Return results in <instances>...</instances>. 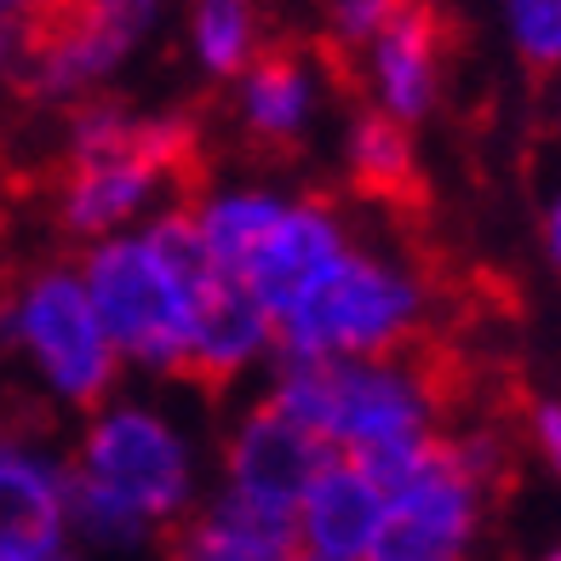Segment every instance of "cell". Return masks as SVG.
I'll return each instance as SVG.
<instances>
[{
	"label": "cell",
	"mask_w": 561,
	"mask_h": 561,
	"mask_svg": "<svg viewBox=\"0 0 561 561\" xmlns=\"http://www.w3.org/2000/svg\"><path fill=\"white\" fill-rule=\"evenodd\" d=\"M401 7L407 0H321L327 30H333V41H344V46H362L378 23H390Z\"/></svg>",
	"instance_id": "cell-20"
},
{
	"label": "cell",
	"mask_w": 561,
	"mask_h": 561,
	"mask_svg": "<svg viewBox=\"0 0 561 561\" xmlns=\"http://www.w3.org/2000/svg\"><path fill=\"white\" fill-rule=\"evenodd\" d=\"M172 0H46L41 23L18 41L30 46V81L46 98H81L104 87L110 75L138 53L144 35H156Z\"/></svg>",
	"instance_id": "cell-8"
},
{
	"label": "cell",
	"mask_w": 561,
	"mask_h": 561,
	"mask_svg": "<svg viewBox=\"0 0 561 561\" xmlns=\"http://www.w3.org/2000/svg\"><path fill=\"white\" fill-rule=\"evenodd\" d=\"M69 545V465L0 430V561H58Z\"/></svg>",
	"instance_id": "cell-10"
},
{
	"label": "cell",
	"mask_w": 561,
	"mask_h": 561,
	"mask_svg": "<svg viewBox=\"0 0 561 561\" xmlns=\"http://www.w3.org/2000/svg\"><path fill=\"white\" fill-rule=\"evenodd\" d=\"M35 7H46V0H0V23H12V18H30Z\"/></svg>",
	"instance_id": "cell-23"
},
{
	"label": "cell",
	"mask_w": 561,
	"mask_h": 561,
	"mask_svg": "<svg viewBox=\"0 0 561 561\" xmlns=\"http://www.w3.org/2000/svg\"><path fill=\"white\" fill-rule=\"evenodd\" d=\"M539 247H545V264L561 275V184L545 195V218H539Z\"/></svg>",
	"instance_id": "cell-22"
},
{
	"label": "cell",
	"mask_w": 561,
	"mask_h": 561,
	"mask_svg": "<svg viewBox=\"0 0 561 561\" xmlns=\"http://www.w3.org/2000/svg\"><path fill=\"white\" fill-rule=\"evenodd\" d=\"M344 247H350V229H344V218L327 207V201H316V195H280L270 207V218L259 224V236H252L247 252L236 259L229 280H241V287L259 298L270 316H280L304 293V280H310Z\"/></svg>",
	"instance_id": "cell-9"
},
{
	"label": "cell",
	"mask_w": 561,
	"mask_h": 561,
	"mask_svg": "<svg viewBox=\"0 0 561 561\" xmlns=\"http://www.w3.org/2000/svg\"><path fill=\"white\" fill-rule=\"evenodd\" d=\"M178 556L190 561H293L298 556V527L293 510L247 499L236 488H218V499L201 516L178 522Z\"/></svg>",
	"instance_id": "cell-15"
},
{
	"label": "cell",
	"mask_w": 561,
	"mask_h": 561,
	"mask_svg": "<svg viewBox=\"0 0 561 561\" xmlns=\"http://www.w3.org/2000/svg\"><path fill=\"white\" fill-rule=\"evenodd\" d=\"M430 321L424 275L373 247L333 252L304 293L275 316V362H333V355H401Z\"/></svg>",
	"instance_id": "cell-4"
},
{
	"label": "cell",
	"mask_w": 561,
	"mask_h": 561,
	"mask_svg": "<svg viewBox=\"0 0 561 561\" xmlns=\"http://www.w3.org/2000/svg\"><path fill=\"white\" fill-rule=\"evenodd\" d=\"M0 339L23 355V367L35 373L46 396L58 407H81V413L115 396L126 373L110 327L87 293L81 264H46L23 275L0 304Z\"/></svg>",
	"instance_id": "cell-6"
},
{
	"label": "cell",
	"mask_w": 561,
	"mask_h": 561,
	"mask_svg": "<svg viewBox=\"0 0 561 561\" xmlns=\"http://www.w3.org/2000/svg\"><path fill=\"white\" fill-rule=\"evenodd\" d=\"M201 458L161 401L104 396L69 458V527L92 550H144L195 510Z\"/></svg>",
	"instance_id": "cell-1"
},
{
	"label": "cell",
	"mask_w": 561,
	"mask_h": 561,
	"mask_svg": "<svg viewBox=\"0 0 561 561\" xmlns=\"http://www.w3.org/2000/svg\"><path fill=\"white\" fill-rule=\"evenodd\" d=\"M390 516V488L355 458H327L310 476L293 527H298V556L310 561H378V539H385Z\"/></svg>",
	"instance_id": "cell-11"
},
{
	"label": "cell",
	"mask_w": 561,
	"mask_h": 561,
	"mask_svg": "<svg viewBox=\"0 0 561 561\" xmlns=\"http://www.w3.org/2000/svg\"><path fill=\"white\" fill-rule=\"evenodd\" d=\"M533 447H539V458L550 465V476L561 481V401H539L533 407Z\"/></svg>",
	"instance_id": "cell-21"
},
{
	"label": "cell",
	"mask_w": 561,
	"mask_h": 561,
	"mask_svg": "<svg viewBox=\"0 0 561 561\" xmlns=\"http://www.w3.org/2000/svg\"><path fill=\"white\" fill-rule=\"evenodd\" d=\"M550 126H556V144H561V75H556V98H550Z\"/></svg>",
	"instance_id": "cell-24"
},
{
	"label": "cell",
	"mask_w": 561,
	"mask_h": 561,
	"mask_svg": "<svg viewBox=\"0 0 561 561\" xmlns=\"http://www.w3.org/2000/svg\"><path fill=\"white\" fill-rule=\"evenodd\" d=\"M275 362V316L252 298L241 280L207 275L195 310V344H190V373L207 385H236L252 367Z\"/></svg>",
	"instance_id": "cell-14"
},
{
	"label": "cell",
	"mask_w": 561,
	"mask_h": 561,
	"mask_svg": "<svg viewBox=\"0 0 561 561\" xmlns=\"http://www.w3.org/2000/svg\"><path fill=\"white\" fill-rule=\"evenodd\" d=\"M327 442L304 419H293L287 407H275L270 396L241 413V424L229 430L224 447V488H236L247 499H264L280 510H298L310 476L327 465Z\"/></svg>",
	"instance_id": "cell-13"
},
{
	"label": "cell",
	"mask_w": 561,
	"mask_h": 561,
	"mask_svg": "<svg viewBox=\"0 0 561 561\" xmlns=\"http://www.w3.org/2000/svg\"><path fill=\"white\" fill-rule=\"evenodd\" d=\"M190 156H195L190 121L92 104L69 138V178L58 190L64 229L81 241H98L144 224L149 213L167 207Z\"/></svg>",
	"instance_id": "cell-5"
},
{
	"label": "cell",
	"mask_w": 561,
	"mask_h": 561,
	"mask_svg": "<svg viewBox=\"0 0 561 561\" xmlns=\"http://www.w3.org/2000/svg\"><path fill=\"white\" fill-rule=\"evenodd\" d=\"M270 401L287 407L327 442V453L367 465L378 481L401 476L436 436V390L401 355H333V362H275Z\"/></svg>",
	"instance_id": "cell-3"
},
{
	"label": "cell",
	"mask_w": 561,
	"mask_h": 561,
	"mask_svg": "<svg viewBox=\"0 0 561 561\" xmlns=\"http://www.w3.org/2000/svg\"><path fill=\"white\" fill-rule=\"evenodd\" d=\"M327 81L298 53H259L236 75V115L259 144H298L321 115Z\"/></svg>",
	"instance_id": "cell-16"
},
{
	"label": "cell",
	"mask_w": 561,
	"mask_h": 561,
	"mask_svg": "<svg viewBox=\"0 0 561 561\" xmlns=\"http://www.w3.org/2000/svg\"><path fill=\"white\" fill-rule=\"evenodd\" d=\"M499 18L533 75H561V0H499Z\"/></svg>",
	"instance_id": "cell-19"
},
{
	"label": "cell",
	"mask_w": 561,
	"mask_h": 561,
	"mask_svg": "<svg viewBox=\"0 0 561 561\" xmlns=\"http://www.w3.org/2000/svg\"><path fill=\"white\" fill-rule=\"evenodd\" d=\"M81 275L126 367L149 378L190 373L195 310L213 275L190 207H161L133 229L87 241Z\"/></svg>",
	"instance_id": "cell-2"
},
{
	"label": "cell",
	"mask_w": 561,
	"mask_h": 561,
	"mask_svg": "<svg viewBox=\"0 0 561 561\" xmlns=\"http://www.w3.org/2000/svg\"><path fill=\"white\" fill-rule=\"evenodd\" d=\"M499 476L493 442H436L401 476H390V516L378 561H458L470 556L481 516H488V481Z\"/></svg>",
	"instance_id": "cell-7"
},
{
	"label": "cell",
	"mask_w": 561,
	"mask_h": 561,
	"mask_svg": "<svg viewBox=\"0 0 561 561\" xmlns=\"http://www.w3.org/2000/svg\"><path fill=\"white\" fill-rule=\"evenodd\" d=\"M362 53V81L373 110H385L407 126H419L424 115H436L442 104V75H447V35H442V18L407 0V7L378 23V30L355 46Z\"/></svg>",
	"instance_id": "cell-12"
},
{
	"label": "cell",
	"mask_w": 561,
	"mask_h": 561,
	"mask_svg": "<svg viewBox=\"0 0 561 561\" xmlns=\"http://www.w3.org/2000/svg\"><path fill=\"white\" fill-rule=\"evenodd\" d=\"M259 53H264L259 0H190V58L201 75L236 81Z\"/></svg>",
	"instance_id": "cell-17"
},
{
	"label": "cell",
	"mask_w": 561,
	"mask_h": 561,
	"mask_svg": "<svg viewBox=\"0 0 561 561\" xmlns=\"http://www.w3.org/2000/svg\"><path fill=\"white\" fill-rule=\"evenodd\" d=\"M344 167L362 190H407L413 184V133L407 121L385 115V110H367L344 126Z\"/></svg>",
	"instance_id": "cell-18"
},
{
	"label": "cell",
	"mask_w": 561,
	"mask_h": 561,
	"mask_svg": "<svg viewBox=\"0 0 561 561\" xmlns=\"http://www.w3.org/2000/svg\"><path fill=\"white\" fill-rule=\"evenodd\" d=\"M556 556H561V550H556Z\"/></svg>",
	"instance_id": "cell-25"
}]
</instances>
